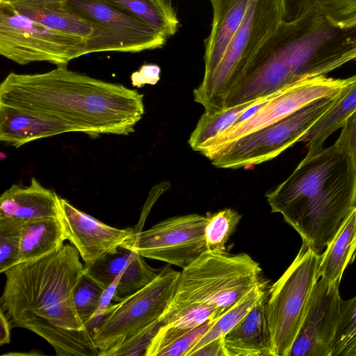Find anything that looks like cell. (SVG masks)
Returning <instances> with one entry per match:
<instances>
[{
  "label": "cell",
  "instance_id": "cell-1",
  "mask_svg": "<svg viewBox=\"0 0 356 356\" xmlns=\"http://www.w3.org/2000/svg\"><path fill=\"white\" fill-rule=\"evenodd\" d=\"M145 114L143 95L58 66L9 73L0 84V140L19 147L70 132L128 136Z\"/></svg>",
  "mask_w": 356,
  "mask_h": 356
},
{
  "label": "cell",
  "instance_id": "cell-2",
  "mask_svg": "<svg viewBox=\"0 0 356 356\" xmlns=\"http://www.w3.org/2000/svg\"><path fill=\"white\" fill-rule=\"evenodd\" d=\"M77 249L64 245L42 259L19 263L3 273L1 307L12 326L46 340L58 356H99L80 318L74 292L85 274Z\"/></svg>",
  "mask_w": 356,
  "mask_h": 356
},
{
  "label": "cell",
  "instance_id": "cell-3",
  "mask_svg": "<svg viewBox=\"0 0 356 356\" xmlns=\"http://www.w3.org/2000/svg\"><path fill=\"white\" fill-rule=\"evenodd\" d=\"M266 197L271 211L282 214L320 253L356 207V175L348 151L336 141L306 156Z\"/></svg>",
  "mask_w": 356,
  "mask_h": 356
},
{
  "label": "cell",
  "instance_id": "cell-4",
  "mask_svg": "<svg viewBox=\"0 0 356 356\" xmlns=\"http://www.w3.org/2000/svg\"><path fill=\"white\" fill-rule=\"evenodd\" d=\"M261 274L259 264L247 253L207 250L180 272L167 309L203 305L222 314L262 281Z\"/></svg>",
  "mask_w": 356,
  "mask_h": 356
},
{
  "label": "cell",
  "instance_id": "cell-5",
  "mask_svg": "<svg viewBox=\"0 0 356 356\" xmlns=\"http://www.w3.org/2000/svg\"><path fill=\"white\" fill-rule=\"evenodd\" d=\"M283 21L280 0H252L240 28L222 59L193 90L194 100L206 113L224 108L225 102L243 77L254 56Z\"/></svg>",
  "mask_w": 356,
  "mask_h": 356
},
{
  "label": "cell",
  "instance_id": "cell-6",
  "mask_svg": "<svg viewBox=\"0 0 356 356\" xmlns=\"http://www.w3.org/2000/svg\"><path fill=\"white\" fill-rule=\"evenodd\" d=\"M320 253L302 241L291 264L268 289L265 308L273 356L289 355L320 278Z\"/></svg>",
  "mask_w": 356,
  "mask_h": 356
},
{
  "label": "cell",
  "instance_id": "cell-7",
  "mask_svg": "<svg viewBox=\"0 0 356 356\" xmlns=\"http://www.w3.org/2000/svg\"><path fill=\"white\" fill-rule=\"evenodd\" d=\"M343 88L308 104L272 124L201 154L212 165L220 168L247 169L270 161L294 143L300 142L339 99Z\"/></svg>",
  "mask_w": 356,
  "mask_h": 356
},
{
  "label": "cell",
  "instance_id": "cell-8",
  "mask_svg": "<svg viewBox=\"0 0 356 356\" xmlns=\"http://www.w3.org/2000/svg\"><path fill=\"white\" fill-rule=\"evenodd\" d=\"M88 40L49 28L0 3V54L19 64L48 62L66 66L86 55Z\"/></svg>",
  "mask_w": 356,
  "mask_h": 356
},
{
  "label": "cell",
  "instance_id": "cell-9",
  "mask_svg": "<svg viewBox=\"0 0 356 356\" xmlns=\"http://www.w3.org/2000/svg\"><path fill=\"white\" fill-rule=\"evenodd\" d=\"M179 273L166 265L145 286L108 307L92 333L99 355L160 320L173 299Z\"/></svg>",
  "mask_w": 356,
  "mask_h": 356
},
{
  "label": "cell",
  "instance_id": "cell-10",
  "mask_svg": "<svg viewBox=\"0 0 356 356\" xmlns=\"http://www.w3.org/2000/svg\"><path fill=\"white\" fill-rule=\"evenodd\" d=\"M67 5L94 27L86 55L117 51L136 53L163 47L168 40L136 17L100 0H66Z\"/></svg>",
  "mask_w": 356,
  "mask_h": 356
},
{
  "label": "cell",
  "instance_id": "cell-11",
  "mask_svg": "<svg viewBox=\"0 0 356 356\" xmlns=\"http://www.w3.org/2000/svg\"><path fill=\"white\" fill-rule=\"evenodd\" d=\"M356 75L346 79L318 76L294 83L276 92L250 117L233 124L207 140L199 152L213 150L243 136L272 124L308 104L341 90Z\"/></svg>",
  "mask_w": 356,
  "mask_h": 356
},
{
  "label": "cell",
  "instance_id": "cell-12",
  "mask_svg": "<svg viewBox=\"0 0 356 356\" xmlns=\"http://www.w3.org/2000/svg\"><path fill=\"white\" fill-rule=\"evenodd\" d=\"M206 222V216L197 213L170 217L135 233L121 248L183 269L208 250Z\"/></svg>",
  "mask_w": 356,
  "mask_h": 356
},
{
  "label": "cell",
  "instance_id": "cell-13",
  "mask_svg": "<svg viewBox=\"0 0 356 356\" xmlns=\"http://www.w3.org/2000/svg\"><path fill=\"white\" fill-rule=\"evenodd\" d=\"M339 285L318 279L289 356H330L342 300Z\"/></svg>",
  "mask_w": 356,
  "mask_h": 356
},
{
  "label": "cell",
  "instance_id": "cell-14",
  "mask_svg": "<svg viewBox=\"0 0 356 356\" xmlns=\"http://www.w3.org/2000/svg\"><path fill=\"white\" fill-rule=\"evenodd\" d=\"M58 202V218L67 239L77 249L85 266L117 252L136 233L134 228L119 229L108 225L60 196Z\"/></svg>",
  "mask_w": 356,
  "mask_h": 356
},
{
  "label": "cell",
  "instance_id": "cell-15",
  "mask_svg": "<svg viewBox=\"0 0 356 356\" xmlns=\"http://www.w3.org/2000/svg\"><path fill=\"white\" fill-rule=\"evenodd\" d=\"M58 195L44 187L35 177L29 186L14 184L0 197V219L22 222L59 216Z\"/></svg>",
  "mask_w": 356,
  "mask_h": 356
},
{
  "label": "cell",
  "instance_id": "cell-16",
  "mask_svg": "<svg viewBox=\"0 0 356 356\" xmlns=\"http://www.w3.org/2000/svg\"><path fill=\"white\" fill-rule=\"evenodd\" d=\"M252 0H210L213 19L204 40V73L210 74L222 59L229 44L242 24Z\"/></svg>",
  "mask_w": 356,
  "mask_h": 356
},
{
  "label": "cell",
  "instance_id": "cell-17",
  "mask_svg": "<svg viewBox=\"0 0 356 356\" xmlns=\"http://www.w3.org/2000/svg\"><path fill=\"white\" fill-rule=\"evenodd\" d=\"M267 296L224 336L225 356H273L265 308Z\"/></svg>",
  "mask_w": 356,
  "mask_h": 356
},
{
  "label": "cell",
  "instance_id": "cell-18",
  "mask_svg": "<svg viewBox=\"0 0 356 356\" xmlns=\"http://www.w3.org/2000/svg\"><path fill=\"white\" fill-rule=\"evenodd\" d=\"M8 3L22 15L52 29L86 40L93 35V26L74 11L66 0H14Z\"/></svg>",
  "mask_w": 356,
  "mask_h": 356
},
{
  "label": "cell",
  "instance_id": "cell-19",
  "mask_svg": "<svg viewBox=\"0 0 356 356\" xmlns=\"http://www.w3.org/2000/svg\"><path fill=\"white\" fill-rule=\"evenodd\" d=\"M67 237L59 218L24 221L20 236L19 263L33 261L58 251Z\"/></svg>",
  "mask_w": 356,
  "mask_h": 356
},
{
  "label": "cell",
  "instance_id": "cell-20",
  "mask_svg": "<svg viewBox=\"0 0 356 356\" xmlns=\"http://www.w3.org/2000/svg\"><path fill=\"white\" fill-rule=\"evenodd\" d=\"M356 257V207L343 222L321 254L318 275L331 284H339L346 267Z\"/></svg>",
  "mask_w": 356,
  "mask_h": 356
},
{
  "label": "cell",
  "instance_id": "cell-21",
  "mask_svg": "<svg viewBox=\"0 0 356 356\" xmlns=\"http://www.w3.org/2000/svg\"><path fill=\"white\" fill-rule=\"evenodd\" d=\"M356 111V76L343 90L339 99L316 122L300 142L306 143L311 156L323 149L325 140Z\"/></svg>",
  "mask_w": 356,
  "mask_h": 356
},
{
  "label": "cell",
  "instance_id": "cell-22",
  "mask_svg": "<svg viewBox=\"0 0 356 356\" xmlns=\"http://www.w3.org/2000/svg\"><path fill=\"white\" fill-rule=\"evenodd\" d=\"M136 17L168 39L179 27L177 11L171 0H100Z\"/></svg>",
  "mask_w": 356,
  "mask_h": 356
},
{
  "label": "cell",
  "instance_id": "cell-23",
  "mask_svg": "<svg viewBox=\"0 0 356 356\" xmlns=\"http://www.w3.org/2000/svg\"><path fill=\"white\" fill-rule=\"evenodd\" d=\"M280 1L284 20L294 19L311 9H316L335 26L341 29L356 26V0Z\"/></svg>",
  "mask_w": 356,
  "mask_h": 356
},
{
  "label": "cell",
  "instance_id": "cell-24",
  "mask_svg": "<svg viewBox=\"0 0 356 356\" xmlns=\"http://www.w3.org/2000/svg\"><path fill=\"white\" fill-rule=\"evenodd\" d=\"M216 319L190 330L162 325L149 345L145 356H186Z\"/></svg>",
  "mask_w": 356,
  "mask_h": 356
},
{
  "label": "cell",
  "instance_id": "cell-25",
  "mask_svg": "<svg viewBox=\"0 0 356 356\" xmlns=\"http://www.w3.org/2000/svg\"><path fill=\"white\" fill-rule=\"evenodd\" d=\"M266 283L261 281L250 292L245 295L230 308L216 319L211 327L191 349L186 356L202 347L204 344L219 337H224L233 328L250 310L268 295Z\"/></svg>",
  "mask_w": 356,
  "mask_h": 356
},
{
  "label": "cell",
  "instance_id": "cell-26",
  "mask_svg": "<svg viewBox=\"0 0 356 356\" xmlns=\"http://www.w3.org/2000/svg\"><path fill=\"white\" fill-rule=\"evenodd\" d=\"M259 99L225 108L213 113L204 112L189 137L188 143L190 147L198 152L207 140L216 137L236 122L242 114Z\"/></svg>",
  "mask_w": 356,
  "mask_h": 356
},
{
  "label": "cell",
  "instance_id": "cell-27",
  "mask_svg": "<svg viewBox=\"0 0 356 356\" xmlns=\"http://www.w3.org/2000/svg\"><path fill=\"white\" fill-rule=\"evenodd\" d=\"M205 216L204 236L208 251L227 252V242L236 229L242 216L231 208L209 212Z\"/></svg>",
  "mask_w": 356,
  "mask_h": 356
},
{
  "label": "cell",
  "instance_id": "cell-28",
  "mask_svg": "<svg viewBox=\"0 0 356 356\" xmlns=\"http://www.w3.org/2000/svg\"><path fill=\"white\" fill-rule=\"evenodd\" d=\"M330 356H356V295L341 300Z\"/></svg>",
  "mask_w": 356,
  "mask_h": 356
},
{
  "label": "cell",
  "instance_id": "cell-29",
  "mask_svg": "<svg viewBox=\"0 0 356 356\" xmlns=\"http://www.w3.org/2000/svg\"><path fill=\"white\" fill-rule=\"evenodd\" d=\"M220 315L215 307L203 305H191L167 309L160 320L163 325L190 330L209 321L218 318Z\"/></svg>",
  "mask_w": 356,
  "mask_h": 356
},
{
  "label": "cell",
  "instance_id": "cell-30",
  "mask_svg": "<svg viewBox=\"0 0 356 356\" xmlns=\"http://www.w3.org/2000/svg\"><path fill=\"white\" fill-rule=\"evenodd\" d=\"M24 222L0 219V273L18 264L20 236Z\"/></svg>",
  "mask_w": 356,
  "mask_h": 356
},
{
  "label": "cell",
  "instance_id": "cell-31",
  "mask_svg": "<svg viewBox=\"0 0 356 356\" xmlns=\"http://www.w3.org/2000/svg\"><path fill=\"white\" fill-rule=\"evenodd\" d=\"M163 323L158 320L137 332L129 336L99 356H137L145 355L152 339Z\"/></svg>",
  "mask_w": 356,
  "mask_h": 356
},
{
  "label": "cell",
  "instance_id": "cell-32",
  "mask_svg": "<svg viewBox=\"0 0 356 356\" xmlns=\"http://www.w3.org/2000/svg\"><path fill=\"white\" fill-rule=\"evenodd\" d=\"M103 291L102 286L86 274L75 288L73 296L74 305L86 327L99 305Z\"/></svg>",
  "mask_w": 356,
  "mask_h": 356
},
{
  "label": "cell",
  "instance_id": "cell-33",
  "mask_svg": "<svg viewBox=\"0 0 356 356\" xmlns=\"http://www.w3.org/2000/svg\"><path fill=\"white\" fill-rule=\"evenodd\" d=\"M337 141L348 151L356 175V111L343 124L341 134Z\"/></svg>",
  "mask_w": 356,
  "mask_h": 356
},
{
  "label": "cell",
  "instance_id": "cell-34",
  "mask_svg": "<svg viewBox=\"0 0 356 356\" xmlns=\"http://www.w3.org/2000/svg\"><path fill=\"white\" fill-rule=\"evenodd\" d=\"M121 274L109 284L106 289H104L101 296L99 305L93 314L92 318L87 325V327L92 332V326L95 321H99L103 318L105 315L106 309L111 305V301L113 300L118 285L120 282Z\"/></svg>",
  "mask_w": 356,
  "mask_h": 356
},
{
  "label": "cell",
  "instance_id": "cell-35",
  "mask_svg": "<svg viewBox=\"0 0 356 356\" xmlns=\"http://www.w3.org/2000/svg\"><path fill=\"white\" fill-rule=\"evenodd\" d=\"M159 67L156 65H143L138 71L131 74V83L136 87H141L145 83L154 84L159 79Z\"/></svg>",
  "mask_w": 356,
  "mask_h": 356
},
{
  "label": "cell",
  "instance_id": "cell-36",
  "mask_svg": "<svg viewBox=\"0 0 356 356\" xmlns=\"http://www.w3.org/2000/svg\"><path fill=\"white\" fill-rule=\"evenodd\" d=\"M190 356H225L224 337L211 341L193 352Z\"/></svg>",
  "mask_w": 356,
  "mask_h": 356
},
{
  "label": "cell",
  "instance_id": "cell-37",
  "mask_svg": "<svg viewBox=\"0 0 356 356\" xmlns=\"http://www.w3.org/2000/svg\"><path fill=\"white\" fill-rule=\"evenodd\" d=\"M12 324L5 314L0 308V345L8 344L10 341V330Z\"/></svg>",
  "mask_w": 356,
  "mask_h": 356
},
{
  "label": "cell",
  "instance_id": "cell-38",
  "mask_svg": "<svg viewBox=\"0 0 356 356\" xmlns=\"http://www.w3.org/2000/svg\"><path fill=\"white\" fill-rule=\"evenodd\" d=\"M7 0H0V3H4L6 2Z\"/></svg>",
  "mask_w": 356,
  "mask_h": 356
},
{
  "label": "cell",
  "instance_id": "cell-39",
  "mask_svg": "<svg viewBox=\"0 0 356 356\" xmlns=\"http://www.w3.org/2000/svg\"><path fill=\"white\" fill-rule=\"evenodd\" d=\"M14 1V0H7L6 2L4 3H8V2H10V1Z\"/></svg>",
  "mask_w": 356,
  "mask_h": 356
},
{
  "label": "cell",
  "instance_id": "cell-40",
  "mask_svg": "<svg viewBox=\"0 0 356 356\" xmlns=\"http://www.w3.org/2000/svg\"><path fill=\"white\" fill-rule=\"evenodd\" d=\"M355 60H356V59Z\"/></svg>",
  "mask_w": 356,
  "mask_h": 356
}]
</instances>
